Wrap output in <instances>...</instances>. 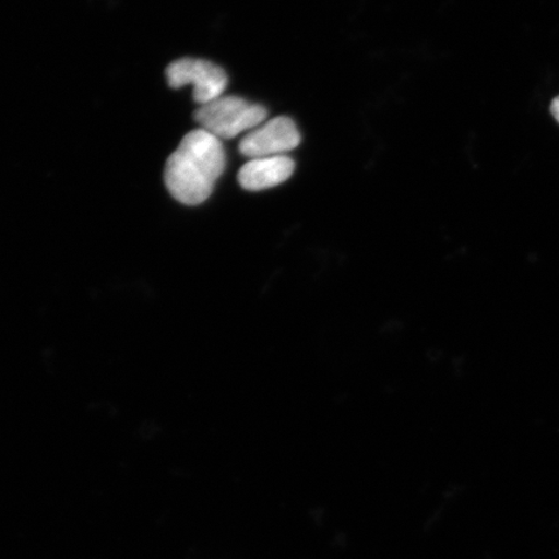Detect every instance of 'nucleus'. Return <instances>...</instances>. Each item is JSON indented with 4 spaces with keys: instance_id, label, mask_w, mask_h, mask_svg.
<instances>
[{
    "instance_id": "obj_1",
    "label": "nucleus",
    "mask_w": 559,
    "mask_h": 559,
    "mask_svg": "<svg viewBox=\"0 0 559 559\" xmlns=\"http://www.w3.org/2000/svg\"><path fill=\"white\" fill-rule=\"evenodd\" d=\"M226 167L222 140L204 129L187 134L167 159L165 183L180 204L194 206L205 202Z\"/></svg>"
},
{
    "instance_id": "obj_2",
    "label": "nucleus",
    "mask_w": 559,
    "mask_h": 559,
    "mask_svg": "<svg viewBox=\"0 0 559 559\" xmlns=\"http://www.w3.org/2000/svg\"><path fill=\"white\" fill-rule=\"evenodd\" d=\"M201 129L218 139H234L251 131L267 120V109L239 96H221L212 103L200 105L194 114Z\"/></svg>"
},
{
    "instance_id": "obj_3",
    "label": "nucleus",
    "mask_w": 559,
    "mask_h": 559,
    "mask_svg": "<svg viewBox=\"0 0 559 559\" xmlns=\"http://www.w3.org/2000/svg\"><path fill=\"white\" fill-rule=\"evenodd\" d=\"M167 82L173 88L187 85L193 87V99L205 105L225 94L228 76L221 67L201 59H180L174 61L166 70Z\"/></svg>"
},
{
    "instance_id": "obj_4",
    "label": "nucleus",
    "mask_w": 559,
    "mask_h": 559,
    "mask_svg": "<svg viewBox=\"0 0 559 559\" xmlns=\"http://www.w3.org/2000/svg\"><path fill=\"white\" fill-rule=\"evenodd\" d=\"M299 143L296 123L288 117H276L248 132L241 140L240 152L249 158L285 156Z\"/></svg>"
},
{
    "instance_id": "obj_5",
    "label": "nucleus",
    "mask_w": 559,
    "mask_h": 559,
    "mask_svg": "<svg viewBox=\"0 0 559 559\" xmlns=\"http://www.w3.org/2000/svg\"><path fill=\"white\" fill-rule=\"evenodd\" d=\"M295 160L288 156L251 158L242 166L239 181L243 190L258 192L283 185L295 173Z\"/></svg>"
},
{
    "instance_id": "obj_6",
    "label": "nucleus",
    "mask_w": 559,
    "mask_h": 559,
    "mask_svg": "<svg viewBox=\"0 0 559 559\" xmlns=\"http://www.w3.org/2000/svg\"><path fill=\"white\" fill-rule=\"evenodd\" d=\"M550 111L551 115H554L556 118V121L559 123V96H557L556 99L551 102Z\"/></svg>"
}]
</instances>
